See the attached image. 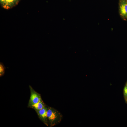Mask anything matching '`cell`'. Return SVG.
Instances as JSON below:
<instances>
[{
    "label": "cell",
    "instance_id": "cell-6",
    "mask_svg": "<svg viewBox=\"0 0 127 127\" xmlns=\"http://www.w3.org/2000/svg\"><path fill=\"white\" fill-rule=\"evenodd\" d=\"M6 67L4 64L1 62L0 63V76H3L5 73Z\"/></svg>",
    "mask_w": 127,
    "mask_h": 127
},
{
    "label": "cell",
    "instance_id": "cell-1",
    "mask_svg": "<svg viewBox=\"0 0 127 127\" xmlns=\"http://www.w3.org/2000/svg\"><path fill=\"white\" fill-rule=\"evenodd\" d=\"M47 117L50 127L58 124L61 121L62 117V114L56 110L51 107L48 108Z\"/></svg>",
    "mask_w": 127,
    "mask_h": 127
},
{
    "label": "cell",
    "instance_id": "cell-2",
    "mask_svg": "<svg viewBox=\"0 0 127 127\" xmlns=\"http://www.w3.org/2000/svg\"><path fill=\"white\" fill-rule=\"evenodd\" d=\"M29 87L30 91V96L28 104V107L31 106L38 102L42 99L40 94L36 91L30 85Z\"/></svg>",
    "mask_w": 127,
    "mask_h": 127
},
{
    "label": "cell",
    "instance_id": "cell-4",
    "mask_svg": "<svg viewBox=\"0 0 127 127\" xmlns=\"http://www.w3.org/2000/svg\"><path fill=\"white\" fill-rule=\"evenodd\" d=\"M48 108L46 106L42 109L36 111L39 118L46 125L48 126L47 117Z\"/></svg>",
    "mask_w": 127,
    "mask_h": 127
},
{
    "label": "cell",
    "instance_id": "cell-9",
    "mask_svg": "<svg viewBox=\"0 0 127 127\" xmlns=\"http://www.w3.org/2000/svg\"></svg>",
    "mask_w": 127,
    "mask_h": 127
},
{
    "label": "cell",
    "instance_id": "cell-8",
    "mask_svg": "<svg viewBox=\"0 0 127 127\" xmlns=\"http://www.w3.org/2000/svg\"><path fill=\"white\" fill-rule=\"evenodd\" d=\"M14 0H6V2L7 3H10L12 2Z\"/></svg>",
    "mask_w": 127,
    "mask_h": 127
},
{
    "label": "cell",
    "instance_id": "cell-3",
    "mask_svg": "<svg viewBox=\"0 0 127 127\" xmlns=\"http://www.w3.org/2000/svg\"><path fill=\"white\" fill-rule=\"evenodd\" d=\"M119 13L121 18L127 21V2L126 0H120Z\"/></svg>",
    "mask_w": 127,
    "mask_h": 127
},
{
    "label": "cell",
    "instance_id": "cell-7",
    "mask_svg": "<svg viewBox=\"0 0 127 127\" xmlns=\"http://www.w3.org/2000/svg\"><path fill=\"white\" fill-rule=\"evenodd\" d=\"M124 94L125 95H127V85L125 87L124 89Z\"/></svg>",
    "mask_w": 127,
    "mask_h": 127
},
{
    "label": "cell",
    "instance_id": "cell-5",
    "mask_svg": "<svg viewBox=\"0 0 127 127\" xmlns=\"http://www.w3.org/2000/svg\"><path fill=\"white\" fill-rule=\"evenodd\" d=\"M45 107L42 100L38 102L31 106L30 107L34 109L35 111L40 110Z\"/></svg>",
    "mask_w": 127,
    "mask_h": 127
}]
</instances>
